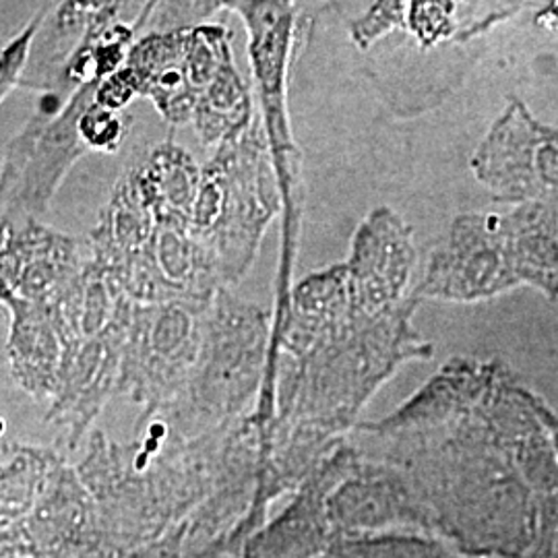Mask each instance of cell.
Returning a JSON list of instances; mask_svg holds the SVG:
<instances>
[{
    "label": "cell",
    "instance_id": "obj_9",
    "mask_svg": "<svg viewBox=\"0 0 558 558\" xmlns=\"http://www.w3.org/2000/svg\"><path fill=\"white\" fill-rule=\"evenodd\" d=\"M207 304H133L120 354L117 396L158 416L179 401L197 362Z\"/></svg>",
    "mask_w": 558,
    "mask_h": 558
},
{
    "label": "cell",
    "instance_id": "obj_3",
    "mask_svg": "<svg viewBox=\"0 0 558 558\" xmlns=\"http://www.w3.org/2000/svg\"><path fill=\"white\" fill-rule=\"evenodd\" d=\"M137 437L110 440L92 430L89 447L77 468L81 482L96 502L98 530L119 538H145L172 518L209 497L226 426L195 439L180 437L163 422L141 418Z\"/></svg>",
    "mask_w": 558,
    "mask_h": 558
},
{
    "label": "cell",
    "instance_id": "obj_19",
    "mask_svg": "<svg viewBox=\"0 0 558 558\" xmlns=\"http://www.w3.org/2000/svg\"><path fill=\"white\" fill-rule=\"evenodd\" d=\"M131 170L156 220L191 223L199 191L201 166L184 147L166 141Z\"/></svg>",
    "mask_w": 558,
    "mask_h": 558
},
{
    "label": "cell",
    "instance_id": "obj_24",
    "mask_svg": "<svg viewBox=\"0 0 558 558\" xmlns=\"http://www.w3.org/2000/svg\"><path fill=\"white\" fill-rule=\"evenodd\" d=\"M525 558H558V490L536 497L534 538Z\"/></svg>",
    "mask_w": 558,
    "mask_h": 558
},
{
    "label": "cell",
    "instance_id": "obj_25",
    "mask_svg": "<svg viewBox=\"0 0 558 558\" xmlns=\"http://www.w3.org/2000/svg\"><path fill=\"white\" fill-rule=\"evenodd\" d=\"M519 398L525 401V405L532 410V414L538 418L546 437L550 440V449H553V456L557 461L558 468V414L544 401V399L536 396L532 389H527L521 380L518 385Z\"/></svg>",
    "mask_w": 558,
    "mask_h": 558
},
{
    "label": "cell",
    "instance_id": "obj_8",
    "mask_svg": "<svg viewBox=\"0 0 558 558\" xmlns=\"http://www.w3.org/2000/svg\"><path fill=\"white\" fill-rule=\"evenodd\" d=\"M100 81L81 85L66 101L48 94L9 145L0 170V232L40 221L62 179L89 151L81 140L80 119Z\"/></svg>",
    "mask_w": 558,
    "mask_h": 558
},
{
    "label": "cell",
    "instance_id": "obj_6",
    "mask_svg": "<svg viewBox=\"0 0 558 558\" xmlns=\"http://www.w3.org/2000/svg\"><path fill=\"white\" fill-rule=\"evenodd\" d=\"M278 174L259 117L214 147L201 166L191 232L209 253L223 286L248 274L269 223L281 214Z\"/></svg>",
    "mask_w": 558,
    "mask_h": 558
},
{
    "label": "cell",
    "instance_id": "obj_15",
    "mask_svg": "<svg viewBox=\"0 0 558 558\" xmlns=\"http://www.w3.org/2000/svg\"><path fill=\"white\" fill-rule=\"evenodd\" d=\"M327 513L336 536L391 530L428 534V518L403 472L364 453L354 472L329 495Z\"/></svg>",
    "mask_w": 558,
    "mask_h": 558
},
{
    "label": "cell",
    "instance_id": "obj_11",
    "mask_svg": "<svg viewBox=\"0 0 558 558\" xmlns=\"http://www.w3.org/2000/svg\"><path fill=\"white\" fill-rule=\"evenodd\" d=\"M502 226L497 214H463L451 223L418 286L414 299L480 302L515 290Z\"/></svg>",
    "mask_w": 558,
    "mask_h": 558
},
{
    "label": "cell",
    "instance_id": "obj_14",
    "mask_svg": "<svg viewBox=\"0 0 558 558\" xmlns=\"http://www.w3.org/2000/svg\"><path fill=\"white\" fill-rule=\"evenodd\" d=\"M359 447L341 442L319 468L302 482L288 509L263 527L244 546V558H323L331 539L333 525L327 513V499L341 480L359 465Z\"/></svg>",
    "mask_w": 558,
    "mask_h": 558
},
{
    "label": "cell",
    "instance_id": "obj_16",
    "mask_svg": "<svg viewBox=\"0 0 558 558\" xmlns=\"http://www.w3.org/2000/svg\"><path fill=\"white\" fill-rule=\"evenodd\" d=\"M98 530L96 502L77 468L57 456L40 497L25 518L11 525L17 557L80 558V546Z\"/></svg>",
    "mask_w": 558,
    "mask_h": 558
},
{
    "label": "cell",
    "instance_id": "obj_20",
    "mask_svg": "<svg viewBox=\"0 0 558 558\" xmlns=\"http://www.w3.org/2000/svg\"><path fill=\"white\" fill-rule=\"evenodd\" d=\"M57 456L52 449L32 445H9L0 451V530L32 511Z\"/></svg>",
    "mask_w": 558,
    "mask_h": 558
},
{
    "label": "cell",
    "instance_id": "obj_22",
    "mask_svg": "<svg viewBox=\"0 0 558 558\" xmlns=\"http://www.w3.org/2000/svg\"><path fill=\"white\" fill-rule=\"evenodd\" d=\"M456 0H408L405 23L422 44H433L451 29Z\"/></svg>",
    "mask_w": 558,
    "mask_h": 558
},
{
    "label": "cell",
    "instance_id": "obj_13",
    "mask_svg": "<svg viewBox=\"0 0 558 558\" xmlns=\"http://www.w3.org/2000/svg\"><path fill=\"white\" fill-rule=\"evenodd\" d=\"M131 313L133 306L100 336L87 339L62 354L59 383L50 399L46 420L64 430V439L71 449L80 447L85 435L92 433L104 405L117 396L120 354Z\"/></svg>",
    "mask_w": 558,
    "mask_h": 558
},
{
    "label": "cell",
    "instance_id": "obj_2",
    "mask_svg": "<svg viewBox=\"0 0 558 558\" xmlns=\"http://www.w3.org/2000/svg\"><path fill=\"white\" fill-rule=\"evenodd\" d=\"M422 300L412 294L377 317L356 308L302 356L281 368L276 416L313 428L329 439H345L364 405L412 360L433 359V345L414 329Z\"/></svg>",
    "mask_w": 558,
    "mask_h": 558
},
{
    "label": "cell",
    "instance_id": "obj_18",
    "mask_svg": "<svg viewBox=\"0 0 558 558\" xmlns=\"http://www.w3.org/2000/svg\"><path fill=\"white\" fill-rule=\"evenodd\" d=\"M2 304L11 319L7 343L11 373L32 398L50 401L57 391L62 360V345L50 311L29 300L7 299Z\"/></svg>",
    "mask_w": 558,
    "mask_h": 558
},
{
    "label": "cell",
    "instance_id": "obj_4",
    "mask_svg": "<svg viewBox=\"0 0 558 558\" xmlns=\"http://www.w3.org/2000/svg\"><path fill=\"white\" fill-rule=\"evenodd\" d=\"M120 71L133 96L151 101L168 124L193 122L205 147L239 135L255 120L230 34L220 23L149 32L131 44Z\"/></svg>",
    "mask_w": 558,
    "mask_h": 558
},
{
    "label": "cell",
    "instance_id": "obj_27",
    "mask_svg": "<svg viewBox=\"0 0 558 558\" xmlns=\"http://www.w3.org/2000/svg\"><path fill=\"white\" fill-rule=\"evenodd\" d=\"M7 319H9V311H7V306L0 302V325Z\"/></svg>",
    "mask_w": 558,
    "mask_h": 558
},
{
    "label": "cell",
    "instance_id": "obj_21",
    "mask_svg": "<svg viewBox=\"0 0 558 558\" xmlns=\"http://www.w3.org/2000/svg\"><path fill=\"white\" fill-rule=\"evenodd\" d=\"M323 558H453V555L435 536L410 530H391L336 536Z\"/></svg>",
    "mask_w": 558,
    "mask_h": 558
},
{
    "label": "cell",
    "instance_id": "obj_23",
    "mask_svg": "<svg viewBox=\"0 0 558 558\" xmlns=\"http://www.w3.org/2000/svg\"><path fill=\"white\" fill-rule=\"evenodd\" d=\"M44 15H46V9L41 11L36 20L29 21V25L21 32L20 38H15L0 52V101L15 85H20L21 75L25 71V64L29 59V50H32L34 38L40 29Z\"/></svg>",
    "mask_w": 558,
    "mask_h": 558
},
{
    "label": "cell",
    "instance_id": "obj_12",
    "mask_svg": "<svg viewBox=\"0 0 558 558\" xmlns=\"http://www.w3.org/2000/svg\"><path fill=\"white\" fill-rule=\"evenodd\" d=\"M345 265L352 306L368 317L393 311L408 299L416 265L412 228L389 207L373 209L352 240Z\"/></svg>",
    "mask_w": 558,
    "mask_h": 558
},
{
    "label": "cell",
    "instance_id": "obj_17",
    "mask_svg": "<svg viewBox=\"0 0 558 558\" xmlns=\"http://www.w3.org/2000/svg\"><path fill=\"white\" fill-rule=\"evenodd\" d=\"M500 226L515 286L558 300V201L519 203L500 216Z\"/></svg>",
    "mask_w": 558,
    "mask_h": 558
},
{
    "label": "cell",
    "instance_id": "obj_7",
    "mask_svg": "<svg viewBox=\"0 0 558 558\" xmlns=\"http://www.w3.org/2000/svg\"><path fill=\"white\" fill-rule=\"evenodd\" d=\"M239 13L248 36L259 117L278 174L283 214V260L292 259L302 214V154L288 112V75L294 41L296 0H218V11Z\"/></svg>",
    "mask_w": 558,
    "mask_h": 558
},
{
    "label": "cell",
    "instance_id": "obj_1",
    "mask_svg": "<svg viewBox=\"0 0 558 558\" xmlns=\"http://www.w3.org/2000/svg\"><path fill=\"white\" fill-rule=\"evenodd\" d=\"M499 360H449L403 405L354 433L379 442L428 518V534L465 558H525L536 497L558 490L538 418Z\"/></svg>",
    "mask_w": 558,
    "mask_h": 558
},
{
    "label": "cell",
    "instance_id": "obj_10",
    "mask_svg": "<svg viewBox=\"0 0 558 558\" xmlns=\"http://www.w3.org/2000/svg\"><path fill=\"white\" fill-rule=\"evenodd\" d=\"M472 170L500 203L558 201V131L513 98L474 151Z\"/></svg>",
    "mask_w": 558,
    "mask_h": 558
},
{
    "label": "cell",
    "instance_id": "obj_5",
    "mask_svg": "<svg viewBox=\"0 0 558 558\" xmlns=\"http://www.w3.org/2000/svg\"><path fill=\"white\" fill-rule=\"evenodd\" d=\"M271 317L253 302L220 290L205 308L199 356L179 401L158 416L180 437L195 439L248 416L269 383Z\"/></svg>",
    "mask_w": 558,
    "mask_h": 558
},
{
    "label": "cell",
    "instance_id": "obj_26",
    "mask_svg": "<svg viewBox=\"0 0 558 558\" xmlns=\"http://www.w3.org/2000/svg\"><path fill=\"white\" fill-rule=\"evenodd\" d=\"M15 553V539L11 534V527L0 530V557H11Z\"/></svg>",
    "mask_w": 558,
    "mask_h": 558
},
{
    "label": "cell",
    "instance_id": "obj_28",
    "mask_svg": "<svg viewBox=\"0 0 558 558\" xmlns=\"http://www.w3.org/2000/svg\"><path fill=\"white\" fill-rule=\"evenodd\" d=\"M0 558H15V555H11V557H0Z\"/></svg>",
    "mask_w": 558,
    "mask_h": 558
}]
</instances>
